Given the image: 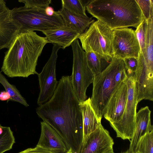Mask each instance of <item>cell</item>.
I'll return each mask as SVG.
<instances>
[{
    "label": "cell",
    "instance_id": "1",
    "mask_svg": "<svg viewBox=\"0 0 153 153\" xmlns=\"http://www.w3.org/2000/svg\"><path fill=\"white\" fill-rule=\"evenodd\" d=\"M79 103L70 76H63L51 98L36 109L38 116L59 132L74 153H79L82 146L83 119Z\"/></svg>",
    "mask_w": 153,
    "mask_h": 153
},
{
    "label": "cell",
    "instance_id": "2",
    "mask_svg": "<svg viewBox=\"0 0 153 153\" xmlns=\"http://www.w3.org/2000/svg\"><path fill=\"white\" fill-rule=\"evenodd\" d=\"M49 43L45 37L34 31L20 32L5 53L1 72L10 78H27L37 74L36 67L38 58Z\"/></svg>",
    "mask_w": 153,
    "mask_h": 153
},
{
    "label": "cell",
    "instance_id": "3",
    "mask_svg": "<svg viewBox=\"0 0 153 153\" xmlns=\"http://www.w3.org/2000/svg\"><path fill=\"white\" fill-rule=\"evenodd\" d=\"M86 10L112 30L136 28L144 20L136 0H92Z\"/></svg>",
    "mask_w": 153,
    "mask_h": 153
},
{
    "label": "cell",
    "instance_id": "4",
    "mask_svg": "<svg viewBox=\"0 0 153 153\" xmlns=\"http://www.w3.org/2000/svg\"><path fill=\"white\" fill-rule=\"evenodd\" d=\"M123 60L113 56L110 63L101 72L94 75L91 105L101 121L103 109L114 89L127 78Z\"/></svg>",
    "mask_w": 153,
    "mask_h": 153
},
{
    "label": "cell",
    "instance_id": "5",
    "mask_svg": "<svg viewBox=\"0 0 153 153\" xmlns=\"http://www.w3.org/2000/svg\"><path fill=\"white\" fill-rule=\"evenodd\" d=\"M11 10L12 19L20 26V32H42L65 25L57 11H55L53 16H49L46 14L45 8H28L23 6Z\"/></svg>",
    "mask_w": 153,
    "mask_h": 153
},
{
    "label": "cell",
    "instance_id": "6",
    "mask_svg": "<svg viewBox=\"0 0 153 153\" xmlns=\"http://www.w3.org/2000/svg\"><path fill=\"white\" fill-rule=\"evenodd\" d=\"M113 30L97 20L78 37L85 52L92 51L110 59L113 57Z\"/></svg>",
    "mask_w": 153,
    "mask_h": 153
},
{
    "label": "cell",
    "instance_id": "7",
    "mask_svg": "<svg viewBox=\"0 0 153 153\" xmlns=\"http://www.w3.org/2000/svg\"><path fill=\"white\" fill-rule=\"evenodd\" d=\"M73 54V64L71 83L80 102L87 99L86 91L93 83L94 74L89 67L86 52L80 45L78 39L71 45Z\"/></svg>",
    "mask_w": 153,
    "mask_h": 153
},
{
    "label": "cell",
    "instance_id": "8",
    "mask_svg": "<svg viewBox=\"0 0 153 153\" xmlns=\"http://www.w3.org/2000/svg\"><path fill=\"white\" fill-rule=\"evenodd\" d=\"M126 82L128 88L127 102L123 114L117 121L110 123L117 137L130 141L134 130L138 104L135 89V75L127 76Z\"/></svg>",
    "mask_w": 153,
    "mask_h": 153
},
{
    "label": "cell",
    "instance_id": "9",
    "mask_svg": "<svg viewBox=\"0 0 153 153\" xmlns=\"http://www.w3.org/2000/svg\"><path fill=\"white\" fill-rule=\"evenodd\" d=\"M61 47L53 44L50 57L41 72L38 74L40 92L37 104L41 105L48 101L53 95L57 86L56 69L58 52Z\"/></svg>",
    "mask_w": 153,
    "mask_h": 153
},
{
    "label": "cell",
    "instance_id": "10",
    "mask_svg": "<svg viewBox=\"0 0 153 153\" xmlns=\"http://www.w3.org/2000/svg\"><path fill=\"white\" fill-rule=\"evenodd\" d=\"M112 48L113 56L117 59H137L140 48L134 30L128 27L113 30Z\"/></svg>",
    "mask_w": 153,
    "mask_h": 153
},
{
    "label": "cell",
    "instance_id": "11",
    "mask_svg": "<svg viewBox=\"0 0 153 153\" xmlns=\"http://www.w3.org/2000/svg\"><path fill=\"white\" fill-rule=\"evenodd\" d=\"M126 80L122 82L114 91L103 109V116L110 123L119 120L123 114L128 95Z\"/></svg>",
    "mask_w": 153,
    "mask_h": 153
},
{
    "label": "cell",
    "instance_id": "12",
    "mask_svg": "<svg viewBox=\"0 0 153 153\" xmlns=\"http://www.w3.org/2000/svg\"><path fill=\"white\" fill-rule=\"evenodd\" d=\"M113 139L101 124L88 137L79 153H106L113 150Z\"/></svg>",
    "mask_w": 153,
    "mask_h": 153
},
{
    "label": "cell",
    "instance_id": "13",
    "mask_svg": "<svg viewBox=\"0 0 153 153\" xmlns=\"http://www.w3.org/2000/svg\"><path fill=\"white\" fill-rule=\"evenodd\" d=\"M41 132L36 146L53 153H66L69 150L59 132L48 123H40Z\"/></svg>",
    "mask_w": 153,
    "mask_h": 153
},
{
    "label": "cell",
    "instance_id": "14",
    "mask_svg": "<svg viewBox=\"0 0 153 153\" xmlns=\"http://www.w3.org/2000/svg\"><path fill=\"white\" fill-rule=\"evenodd\" d=\"M16 23L5 2L0 0V51L8 49L17 33Z\"/></svg>",
    "mask_w": 153,
    "mask_h": 153
},
{
    "label": "cell",
    "instance_id": "15",
    "mask_svg": "<svg viewBox=\"0 0 153 153\" xmlns=\"http://www.w3.org/2000/svg\"><path fill=\"white\" fill-rule=\"evenodd\" d=\"M151 111L146 106L141 108L137 113L135 126L132 137L130 140L128 153H134L136 146L140 137L146 133L153 130L151 125Z\"/></svg>",
    "mask_w": 153,
    "mask_h": 153
},
{
    "label": "cell",
    "instance_id": "16",
    "mask_svg": "<svg viewBox=\"0 0 153 153\" xmlns=\"http://www.w3.org/2000/svg\"><path fill=\"white\" fill-rule=\"evenodd\" d=\"M42 32L50 43L60 46L63 49L71 45L81 34L77 30L65 25Z\"/></svg>",
    "mask_w": 153,
    "mask_h": 153
},
{
    "label": "cell",
    "instance_id": "17",
    "mask_svg": "<svg viewBox=\"0 0 153 153\" xmlns=\"http://www.w3.org/2000/svg\"><path fill=\"white\" fill-rule=\"evenodd\" d=\"M82 113L83 135L82 146L85 143L89 136L95 131L101 124L91 105L90 98L80 102Z\"/></svg>",
    "mask_w": 153,
    "mask_h": 153
},
{
    "label": "cell",
    "instance_id": "18",
    "mask_svg": "<svg viewBox=\"0 0 153 153\" xmlns=\"http://www.w3.org/2000/svg\"><path fill=\"white\" fill-rule=\"evenodd\" d=\"M57 12L62 17L65 25L77 30L81 34L95 22L92 17L75 14L62 7Z\"/></svg>",
    "mask_w": 153,
    "mask_h": 153
},
{
    "label": "cell",
    "instance_id": "19",
    "mask_svg": "<svg viewBox=\"0 0 153 153\" xmlns=\"http://www.w3.org/2000/svg\"><path fill=\"white\" fill-rule=\"evenodd\" d=\"M86 56L88 65L94 75L102 71L111 60L92 51L86 52Z\"/></svg>",
    "mask_w": 153,
    "mask_h": 153
},
{
    "label": "cell",
    "instance_id": "20",
    "mask_svg": "<svg viewBox=\"0 0 153 153\" xmlns=\"http://www.w3.org/2000/svg\"><path fill=\"white\" fill-rule=\"evenodd\" d=\"M145 21L146 23V40L145 53L143 56L147 65L153 66V17Z\"/></svg>",
    "mask_w": 153,
    "mask_h": 153
},
{
    "label": "cell",
    "instance_id": "21",
    "mask_svg": "<svg viewBox=\"0 0 153 153\" xmlns=\"http://www.w3.org/2000/svg\"><path fill=\"white\" fill-rule=\"evenodd\" d=\"M0 83L10 95V101L18 102L26 107L29 106L26 100L15 86L10 84L1 71H0Z\"/></svg>",
    "mask_w": 153,
    "mask_h": 153
},
{
    "label": "cell",
    "instance_id": "22",
    "mask_svg": "<svg viewBox=\"0 0 153 153\" xmlns=\"http://www.w3.org/2000/svg\"><path fill=\"white\" fill-rule=\"evenodd\" d=\"M134 153H153V130L146 133L140 137Z\"/></svg>",
    "mask_w": 153,
    "mask_h": 153
},
{
    "label": "cell",
    "instance_id": "23",
    "mask_svg": "<svg viewBox=\"0 0 153 153\" xmlns=\"http://www.w3.org/2000/svg\"><path fill=\"white\" fill-rule=\"evenodd\" d=\"M13 132L9 127H6L0 134V153H4L12 148L15 143Z\"/></svg>",
    "mask_w": 153,
    "mask_h": 153
},
{
    "label": "cell",
    "instance_id": "24",
    "mask_svg": "<svg viewBox=\"0 0 153 153\" xmlns=\"http://www.w3.org/2000/svg\"><path fill=\"white\" fill-rule=\"evenodd\" d=\"M62 7L71 13L80 16H87L86 7L82 0H62Z\"/></svg>",
    "mask_w": 153,
    "mask_h": 153
},
{
    "label": "cell",
    "instance_id": "25",
    "mask_svg": "<svg viewBox=\"0 0 153 153\" xmlns=\"http://www.w3.org/2000/svg\"><path fill=\"white\" fill-rule=\"evenodd\" d=\"M146 29V23L145 20L143 21L134 30L135 35L139 43L140 53L144 55L145 53V43Z\"/></svg>",
    "mask_w": 153,
    "mask_h": 153
},
{
    "label": "cell",
    "instance_id": "26",
    "mask_svg": "<svg viewBox=\"0 0 153 153\" xmlns=\"http://www.w3.org/2000/svg\"><path fill=\"white\" fill-rule=\"evenodd\" d=\"M142 11L144 19L146 21L153 17L152 0H136Z\"/></svg>",
    "mask_w": 153,
    "mask_h": 153
},
{
    "label": "cell",
    "instance_id": "27",
    "mask_svg": "<svg viewBox=\"0 0 153 153\" xmlns=\"http://www.w3.org/2000/svg\"><path fill=\"white\" fill-rule=\"evenodd\" d=\"M20 2L24 4V6L28 8H45L51 3V0H20Z\"/></svg>",
    "mask_w": 153,
    "mask_h": 153
},
{
    "label": "cell",
    "instance_id": "28",
    "mask_svg": "<svg viewBox=\"0 0 153 153\" xmlns=\"http://www.w3.org/2000/svg\"><path fill=\"white\" fill-rule=\"evenodd\" d=\"M123 60L125 64L127 76L134 75L137 69V59L134 57H128Z\"/></svg>",
    "mask_w": 153,
    "mask_h": 153
},
{
    "label": "cell",
    "instance_id": "29",
    "mask_svg": "<svg viewBox=\"0 0 153 153\" xmlns=\"http://www.w3.org/2000/svg\"><path fill=\"white\" fill-rule=\"evenodd\" d=\"M18 153H53L47 150L36 146L33 148H29Z\"/></svg>",
    "mask_w": 153,
    "mask_h": 153
},
{
    "label": "cell",
    "instance_id": "30",
    "mask_svg": "<svg viewBox=\"0 0 153 153\" xmlns=\"http://www.w3.org/2000/svg\"><path fill=\"white\" fill-rule=\"evenodd\" d=\"M10 97L9 94L5 91L0 92V100L2 101L7 100L8 102L10 100Z\"/></svg>",
    "mask_w": 153,
    "mask_h": 153
},
{
    "label": "cell",
    "instance_id": "31",
    "mask_svg": "<svg viewBox=\"0 0 153 153\" xmlns=\"http://www.w3.org/2000/svg\"><path fill=\"white\" fill-rule=\"evenodd\" d=\"M45 13L46 14L49 16H53L55 13L53 9L51 6H48L45 8Z\"/></svg>",
    "mask_w": 153,
    "mask_h": 153
},
{
    "label": "cell",
    "instance_id": "32",
    "mask_svg": "<svg viewBox=\"0 0 153 153\" xmlns=\"http://www.w3.org/2000/svg\"><path fill=\"white\" fill-rule=\"evenodd\" d=\"M66 153H74L71 149L69 150Z\"/></svg>",
    "mask_w": 153,
    "mask_h": 153
},
{
    "label": "cell",
    "instance_id": "33",
    "mask_svg": "<svg viewBox=\"0 0 153 153\" xmlns=\"http://www.w3.org/2000/svg\"><path fill=\"white\" fill-rule=\"evenodd\" d=\"M106 153H115L114 152L113 150H112L111 151L108 152Z\"/></svg>",
    "mask_w": 153,
    "mask_h": 153
},
{
    "label": "cell",
    "instance_id": "34",
    "mask_svg": "<svg viewBox=\"0 0 153 153\" xmlns=\"http://www.w3.org/2000/svg\"><path fill=\"white\" fill-rule=\"evenodd\" d=\"M122 153H128L127 151L125 152H122Z\"/></svg>",
    "mask_w": 153,
    "mask_h": 153
}]
</instances>
